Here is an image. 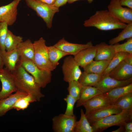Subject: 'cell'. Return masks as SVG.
I'll return each mask as SVG.
<instances>
[{"instance_id":"obj_1","label":"cell","mask_w":132,"mask_h":132,"mask_svg":"<svg viewBox=\"0 0 132 132\" xmlns=\"http://www.w3.org/2000/svg\"><path fill=\"white\" fill-rule=\"evenodd\" d=\"M11 72L18 90L32 95L37 101H40L45 97L34 77L18 62Z\"/></svg>"},{"instance_id":"obj_2","label":"cell","mask_w":132,"mask_h":132,"mask_svg":"<svg viewBox=\"0 0 132 132\" xmlns=\"http://www.w3.org/2000/svg\"><path fill=\"white\" fill-rule=\"evenodd\" d=\"M126 25L117 20L107 10L96 11L83 24L85 27H94L105 31L123 29Z\"/></svg>"},{"instance_id":"obj_3","label":"cell","mask_w":132,"mask_h":132,"mask_svg":"<svg viewBox=\"0 0 132 132\" xmlns=\"http://www.w3.org/2000/svg\"><path fill=\"white\" fill-rule=\"evenodd\" d=\"M132 120V110H122L118 114L110 115L90 124L94 132H102L113 126L124 125Z\"/></svg>"},{"instance_id":"obj_4","label":"cell","mask_w":132,"mask_h":132,"mask_svg":"<svg viewBox=\"0 0 132 132\" xmlns=\"http://www.w3.org/2000/svg\"><path fill=\"white\" fill-rule=\"evenodd\" d=\"M18 63L34 77L41 88H45L51 82V71L40 69L32 60L20 56Z\"/></svg>"},{"instance_id":"obj_5","label":"cell","mask_w":132,"mask_h":132,"mask_svg":"<svg viewBox=\"0 0 132 132\" xmlns=\"http://www.w3.org/2000/svg\"><path fill=\"white\" fill-rule=\"evenodd\" d=\"M27 5L35 11L37 15L45 22L47 27L50 29L55 14L59 11V8L54 4H49L35 0H24Z\"/></svg>"},{"instance_id":"obj_6","label":"cell","mask_w":132,"mask_h":132,"mask_svg":"<svg viewBox=\"0 0 132 132\" xmlns=\"http://www.w3.org/2000/svg\"><path fill=\"white\" fill-rule=\"evenodd\" d=\"M46 41L42 37L33 43L34 53L33 62L40 69L50 71L56 68L49 60L46 45Z\"/></svg>"},{"instance_id":"obj_7","label":"cell","mask_w":132,"mask_h":132,"mask_svg":"<svg viewBox=\"0 0 132 132\" xmlns=\"http://www.w3.org/2000/svg\"><path fill=\"white\" fill-rule=\"evenodd\" d=\"M52 129L55 132H74L77 117L61 114L55 116L52 119Z\"/></svg>"},{"instance_id":"obj_8","label":"cell","mask_w":132,"mask_h":132,"mask_svg":"<svg viewBox=\"0 0 132 132\" xmlns=\"http://www.w3.org/2000/svg\"><path fill=\"white\" fill-rule=\"evenodd\" d=\"M108 75L121 81L126 80L132 77V54L129 55L111 70Z\"/></svg>"},{"instance_id":"obj_9","label":"cell","mask_w":132,"mask_h":132,"mask_svg":"<svg viewBox=\"0 0 132 132\" xmlns=\"http://www.w3.org/2000/svg\"><path fill=\"white\" fill-rule=\"evenodd\" d=\"M122 6L120 0H111L108 10L119 21L127 24L132 23V9Z\"/></svg>"},{"instance_id":"obj_10","label":"cell","mask_w":132,"mask_h":132,"mask_svg":"<svg viewBox=\"0 0 132 132\" xmlns=\"http://www.w3.org/2000/svg\"><path fill=\"white\" fill-rule=\"evenodd\" d=\"M79 66L73 57L71 56L66 57L62 66L64 80L68 83L78 81L82 73Z\"/></svg>"},{"instance_id":"obj_11","label":"cell","mask_w":132,"mask_h":132,"mask_svg":"<svg viewBox=\"0 0 132 132\" xmlns=\"http://www.w3.org/2000/svg\"><path fill=\"white\" fill-rule=\"evenodd\" d=\"M2 88L0 91V100L7 98L17 90L11 72L6 67L0 72Z\"/></svg>"},{"instance_id":"obj_12","label":"cell","mask_w":132,"mask_h":132,"mask_svg":"<svg viewBox=\"0 0 132 132\" xmlns=\"http://www.w3.org/2000/svg\"><path fill=\"white\" fill-rule=\"evenodd\" d=\"M132 83V77L127 80H119L108 75L102 76L99 82L93 87L102 93L107 92L115 88L125 86Z\"/></svg>"},{"instance_id":"obj_13","label":"cell","mask_w":132,"mask_h":132,"mask_svg":"<svg viewBox=\"0 0 132 132\" xmlns=\"http://www.w3.org/2000/svg\"><path fill=\"white\" fill-rule=\"evenodd\" d=\"M21 0H13L10 3L0 7V22H6L8 25H13L16 21L17 7Z\"/></svg>"},{"instance_id":"obj_14","label":"cell","mask_w":132,"mask_h":132,"mask_svg":"<svg viewBox=\"0 0 132 132\" xmlns=\"http://www.w3.org/2000/svg\"><path fill=\"white\" fill-rule=\"evenodd\" d=\"M108 97L104 93L94 97L86 102L83 105L85 109V115L88 113L110 105Z\"/></svg>"},{"instance_id":"obj_15","label":"cell","mask_w":132,"mask_h":132,"mask_svg":"<svg viewBox=\"0 0 132 132\" xmlns=\"http://www.w3.org/2000/svg\"><path fill=\"white\" fill-rule=\"evenodd\" d=\"M91 41L85 44H79L70 43L64 38L60 39L54 46L58 49L73 55L77 54L81 50L93 46Z\"/></svg>"},{"instance_id":"obj_16","label":"cell","mask_w":132,"mask_h":132,"mask_svg":"<svg viewBox=\"0 0 132 132\" xmlns=\"http://www.w3.org/2000/svg\"><path fill=\"white\" fill-rule=\"evenodd\" d=\"M122 110L114 105L90 112L86 115L90 124L110 115L118 114Z\"/></svg>"},{"instance_id":"obj_17","label":"cell","mask_w":132,"mask_h":132,"mask_svg":"<svg viewBox=\"0 0 132 132\" xmlns=\"http://www.w3.org/2000/svg\"><path fill=\"white\" fill-rule=\"evenodd\" d=\"M96 46H92L83 49L74 57L79 66L83 68L93 60L96 52Z\"/></svg>"},{"instance_id":"obj_18","label":"cell","mask_w":132,"mask_h":132,"mask_svg":"<svg viewBox=\"0 0 132 132\" xmlns=\"http://www.w3.org/2000/svg\"><path fill=\"white\" fill-rule=\"evenodd\" d=\"M96 52L95 60L110 61L113 57L115 52L113 45H108L102 42L96 45Z\"/></svg>"},{"instance_id":"obj_19","label":"cell","mask_w":132,"mask_h":132,"mask_svg":"<svg viewBox=\"0 0 132 132\" xmlns=\"http://www.w3.org/2000/svg\"><path fill=\"white\" fill-rule=\"evenodd\" d=\"M28 94L17 90L15 93L11 94L7 98L0 100V117L4 115L8 111L13 109V106L18 99Z\"/></svg>"},{"instance_id":"obj_20","label":"cell","mask_w":132,"mask_h":132,"mask_svg":"<svg viewBox=\"0 0 132 132\" xmlns=\"http://www.w3.org/2000/svg\"><path fill=\"white\" fill-rule=\"evenodd\" d=\"M0 54L4 66L11 72L14 70L20 57L17 49L9 51H0Z\"/></svg>"},{"instance_id":"obj_21","label":"cell","mask_w":132,"mask_h":132,"mask_svg":"<svg viewBox=\"0 0 132 132\" xmlns=\"http://www.w3.org/2000/svg\"><path fill=\"white\" fill-rule=\"evenodd\" d=\"M102 93L100 90L93 86H82L79 98L77 101L76 107L78 108L83 106L90 99Z\"/></svg>"},{"instance_id":"obj_22","label":"cell","mask_w":132,"mask_h":132,"mask_svg":"<svg viewBox=\"0 0 132 132\" xmlns=\"http://www.w3.org/2000/svg\"><path fill=\"white\" fill-rule=\"evenodd\" d=\"M132 92V83L117 87L104 94L109 98L111 105H113L119 98L125 95Z\"/></svg>"},{"instance_id":"obj_23","label":"cell","mask_w":132,"mask_h":132,"mask_svg":"<svg viewBox=\"0 0 132 132\" xmlns=\"http://www.w3.org/2000/svg\"><path fill=\"white\" fill-rule=\"evenodd\" d=\"M17 49L20 56L23 57L33 61L34 53L33 43L30 39L22 41L18 45Z\"/></svg>"},{"instance_id":"obj_24","label":"cell","mask_w":132,"mask_h":132,"mask_svg":"<svg viewBox=\"0 0 132 132\" xmlns=\"http://www.w3.org/2000/svg\"><path fill=\"white\" fill-rule=\"evenodd\" d=\"M110 61L93 60L83 68L84 71L86 73L102 75Z\"/></svg>"},{"instance_id":"obj_25","label":"cell","mask_w":132,"mask_h":132,"mask_svg":"<svg viewBox=\"0 0 132 132\" xmlns=\"http://www.w3.org/2000/svg\"><path fill=\"white\" fill-rule=\"evenodd\" d=\"M101 74L82 72L78 81L81 86H94L100 80Z\"/></svg>"},{"instance_id":"obj_26","label":"cell","mask_w":132,"mask_h":132,"mask_svg":"<svg viewBox=\"0 0 132 132\" xmlns=\"http://www.w3.org/2000/svg\"><path fill=\"white\" fill-rule=\"evenodd\" d=\"M48 58L52 64L55 67L59 64V60L63 57L70 54L58 49L54 45L47 46Z\"/></svg>"},{"instance_id":"obj_27","label":"cell","mask_w":132,"mask_h":132,"mask_svg":"<svg viewBox=\"0 0 132 132\" xmlns=\"http://www.w3.org/2000/svg\"><path fill=\"white\" fill-rule=\"evenodd\" d=\"M80 120L76 122L74 132H94L93 128L88 121L83 109L80 110Z\"/></svg>"},{"instance_id":"obj_28","label":"cell","mask_w":132,"mask_h":132,"mask_svg":"<svg viewBox=\"0 0 132 132\" xmlns=\"http://www.w3.org/2000/svg\"><path fill=\"white\" fill-rule=\"evenodd\" d=\"M22 41V37L14 34L8 30L5 42L6 51H10L17 48L19 44Z\"/></svg>"},{"instance_id":"obj_29","label":"cell","mask_w":132,"mask_h":132,"mask_svg":"<svg viewBox=\"0 0 132 132\" xmlns=\"http://www.w3.org/2000/svg\"><path fill=\"white\" fill-rule=\"evenodd\" d=\"M130 54L124 52L115 53L110 61L107 67L102 74V76L108 75L110 72L124 60Z\"/></svg>"},{"instance_id":"obj_30","label":"cell","mask_w":132,"mask_h":132,"mask_svg":"<svg viewBox=\"0 0 132 132\" xmlns=\"http://www.w3.org/2000/svg\"><path fill=\"white\" fill-rule=\"evenodd\" d=\"M122 29L117 36L109 40L110 44L113 45L126 39L132 37V23L127 24Z\"/></svg>"},{"instance_id":"obj_31","label":"cell","mask_w":132,"mask_h":132,"mask_svg":"<svg viewBox=\"0 0 132 132\" xmlns=\"http://www.w3.org/2000/svg\"><path fill=\"white\" fill-rule=\"evenodd\" d=\"M36 101H37L34 97L28 94L18 99L13 106V109L17 111L24 110L28 108L30 103Z\"/></svg>"},{"instance_id":"obj_32","label":"cell","mask_w":132,"mask_h":132,"mask_svg":"<svg viewBox=\"0 0 132 132\" xmlns=\"http://www.w3.org/2000/svg\"><path fill=\"white\" fill-rule=\"evenodd\" d=\"M113 105L122 110H132V92L128 93L119 98Z\"/></svg>"},{"instance_id":"obj_33","label":"cell","mask_w":132,"mask_h":132,"mask_svg":"<svg viewBox=\"0 0 132 132\" xmlns=\"http://www.w3.org/2000/svg\"><path fill=\"white\" fill-rule=\"evenodd\" d=\"M68 83L67 90L69 94L77 101L79 98L82 86L78 81L74 80Z\"/></svg>"},{"instance_id":"obj_34","label":"cell","mask_w":132,"mask_h":132,"mask_svg":"<svg viewBox=\"0 0 132 132\" xmlns=\"http://www.w3.org/2000/svg\"><path fill=\"white\" fill-rule=\"evenodd\" d=\"M115 53L124 52L132 54V37L128 39L123 43L120 44L118 43L113 45Z\"/></svg>"},{"instance_id":"obj_35","label":"cell","mask_w":132,"mask_h":132,"mask_svg":"<svg viewBox=\"0 0 132 132\" xmlns=\"http://www.w3.org/2000/svg\"><path fill=\"white\" fill-rule=\"evenodd\" d=\"M8 26L6 22H0V49L1 51L6 50L5 42L8 30Z\"/></svg>"},{"instance_id":"obj_36","label":"cell","mask_w":132,"mask_h":132,"mask_svg":"<svg viewBox=\"0 0 132 132\" xmlns=\"http://www.w3.org/2000/svg\"><path fill=\"white\" fill-rule=\"evenodd\" d=\"M64 99L67 104L66 107L64 114L69 116L73 115H74L73 112L74 107L77 101L69 94Z\"/></svg>"},{"instance_id":"obj_37","label":"cell","mask_w":132,"mask_h":132,"mask_svg":"<svg viewBox=\"0 0 132 132\" xmlns=\"http://www.w3.org/2000/svg\"><path fill=\"white\" fill-rule=\"evenodd\" d=\"M120 1L122 6L132 9V0H120Z\"/></svg>"},{"instance_id":"obj_38","label":"cell","mask_w":132,"mask_h":132,"mask_svg":"<svg viewBox=\"0 0 132 132\" xmlns=\"http://www.w3.org/2000/svg\"><path fill=\"white\" fill-rule=\"evenodd\" d=\"M125 132H132V120L126 122L124 124Z\"/></svg>"},{"instance_id":"obj_39","label":"cell","mask_w":132,"mask_h":132,"mask_svg":"<svg viewBox=\"0 0 132 132\" xmlns=\"http://www.w3.org/2000/svg\"><path fill=\"white\" fill-rule=\"evenodd\" d=\"M68 0H55L54 4L56 7L59 8V7L65 5L68 2Z\"/></svg>"},{"instance_id":"obj_40","label":"cell","mask_w":132,"mask_h":132,"mask_svg":"<svg viewBox=\"0 0 132 132\" xmlns=\"http://www.w3.org/2000/svg\"><path fill=\"white\" fill-rule=\"evenodd\" d=\"M49 4H54L55 0H35Z\"/></svg>"},{"instance_id":"obj_41","label":"cell","mask_w":132,"mask_h":132,"mask_svg":"<svg viewBox=\"0 0 132 132\" xmlns=\"http://www.w3.org/2000/svg\"><path fill=\"white\" fill-rule=\"evenodd\" d=\"M125 130L124 125L120 126L119 128L112 131V132H125Z\"/></svg>"},{"instance_id":"obj_42","label":"cell","mask_w":132,"mask_h":132,"mask_svg":"<svg viewBox=\"0 0 132 132\" xmlns=\"http://www.w3.org/2000/svg\"><path fill=\"white\" fill-rule=\"evenodd\" d=\"M0 52V72H1L3 69V66H4L1 56Z\"/></svg>"},{"instance_id":"obj_43","label":"cell","mask_w":132,"mask_h":132,"mask_svg":"<svg viewBox=\"0 0 132 132\" xmlns=\"http://www.w3.org/2000/svg\"><path fill=\"white\" fill-rule=\"evenodd\" d=\"M80 0H68V3L69 4H71L73 3V2L77 1ZM86 0L88 1V3H91L94 0Z\"/></svg>"},{"instance_id":"obj_44","label":"cell","mask_w":132,"mask_h":132,"mask_svg":"<svg viewBox=\"0 0 132 132\" xmlns=\"http://www.w3.org/2000/svg\"><path fill=\"white\" fill-rule=\"evenodd\" d=\"M0 90H1V88H0Z\"/></svg>"}]
</instances>
